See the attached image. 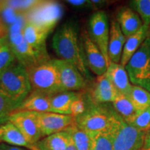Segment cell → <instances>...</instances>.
<instances>
[{"label": "cell", "mask_w": 150, "mask_h": 150, "mask_svg": "<svg viewBox=\"0 0 150 150\" xmlns=\"http://www.w3.org/2000/svg\"><path fill=\"white\" fill-rule=\"evenodd\" d=\"M145 150H150V148H149V149H145Z\"/></svg>", "instance_id": "43"}, {"label": "cell", "mask_w": 150, "mask_h": 150, "mask_svg": "<svg viewBox=\"0 0 150 150\" xmlns=\"http://www.w3.org/2000/svg\"><path fill=\"white\" fill-rule=\"evenodd\" d=\"M111 104L115 112L127 123L129 122L138 112L134 107L130 98L127 95L120 93L118 94Z\"/></svg>", "instance_id": "24"}, {"label": "cell", "mask_w": 150, "mask_h": 150, "mask_svg": "<svg viewBox=\"0 0 150 150\" xmlns=\"http://www.w3.org/2000/svg\"><path fill=\"white\" fill-rule=\"evenodd\" d=\"M40 2L39 0H10L4 1V8L15 11L17 13L26 14Z\"/></svg>", "instance_id": "28"}, {"label": "cell", "mask_w": 150, "mask_h": 150, "mask_svg": "<svg viewBox=\"0 0 150 150\" xmlns=\"http://www.w3.org/2000/svg\"><path fill=\"white\" fill-rule=\"evenodd\" d=\"M129 97L138 111L150 107V92L140 86L132 85Z\"/></svg>", "instance_id": "25"}, {"label": "cell", "mask_w": 150, "mask_h": 150, "mask_svg": "<svg viewBox=\"0 0 150 150\" xmlns=\"http://www.w3.org/2000/svg\"><path fill=\"white\" fill-rule=\"evenodd\" d=\"M9 122V117H0V127L3 126Z\"/></svg>", "instance_id": "40"}, {"label": "cell", "mask_w": 150, "mask_h": 150, "mask_svg": "<svg viewBox=\"0 0 150 150\" xmlns=\"http://www.w3.org/2000/svg\"><path fill=\"white\" fill-rule=\"evenodd\" d=\"M20 105L0 93V117H9L11 113L16 111Z\"/></svg>", "instance_id": "33"}, {"label": "cell", "mask_w": 150, "mask_h": 150, "mask_svg": "<svg viewBox=\"0 0 150 150\" xmlns=\"http://www.w3.org/2000/svg\"><path fill=\"white\" fill-rule=\"evenodd\" d=\"M52 95L33 91L21 103L17 110H29L33 112H52Z\"/></svg>", "instance_id": "19"}, {"label": "cell", "mask_w": 150, "mask_h": 150, "mask_svg": "<svg viewBox=\"0 0 150 150\" xmlns=\"http://www.w3.org/2000/svg\"><path fill=\"white\" fill-rule=\"evenodd\" d=\"M129 6L139 15L143 25H150V0H133L129 1Z\"/></svg>", "instance_id": "29"}, {"label": "cell", "mask_w": 150, "mask_h": 150, "mask_svg": "<svg viewBox=\"0 0 150 150\" xmlns=\"http://www.w3.org/2000/svg\"><path fill=\"white\" fill-rule=\"evenodd\" d=\"M91 1L93 3L95 9L102 8V7L104 6L106 4V1H102V0H91Z\"/></svg>", "instance_id": "37"}, {"label": "cell", "mask_w": 150, "mask_h": 150, "mask_svg": "<svg viewBox=\"0 0 150 150\" xmlns=\"http://www.w3.org/2000/svg\"><path fill=\"white\" fill-rule=\"evenodd\" d=\"M127 38L123 34L119 24L116 20H112L110 27V37L108 41V54L110 61L120 63L124 46Z\"/></svg>", "instance_id": "17"}, {"label": "cell", "mask_w": 150, "mask_h": 150, "mask_svg": "<svg viewBox=\"0 0 150 150\" xmlns=\"http://www.w3.org/2000/svg\"><path fill=\"white\" fill-rule=\"evenodd\" d=\"M63 16V7L53 1H40L33 9L24 14L25 21L50 33Z\"/></svg>", "instance_id": "8"}, {"label": "cell", "mask_w": 150, "mask_h": 150, "mask_svg": "<svg viewBox=\"0 0 150 150\" xmlns=\"http://www.w3.org/2000/svg\"><path fill=\"white\" fill-rule=\"evenodd\" d=\"M8 42V38H0V47L4 45L5 44Z\"/></svg>", "instance_id": "41"}, {"label": "cell", "mask_w": 150, "mask_h": 150, "mask_svg": "<svg viewBox=\"0 0 150 150\" xmlns=\"http://www.w3.org/2000/svg\"><path fill=\"white\" fill-rule=\"evenodd\" d=\"M69 134L67 131L42 138L35 144L37 150H66Z\"/></svg>", "instance_id": "23"}, {"label": "cell", "mask_w": 150, "mask_h": 150, "mask_svg": "<svg viewBox=\"0 0 150 150\" xmlns=\"http://www.w3.org/2000/svg\"><path fill=\"white\" fill-rule=\"evenodd\" d=\"M65 2L71 5L74 8L80 10L95 9L91 0H67L65 1Z\"/></svg>", "instance_id": "34"}, {"label": "cell", "mask_w": 150, "mask_h": 150, "mask_svg": "<svg viewBox=\"0 0 150 150\" xmlns=\"http://www.w3.org/2000/svg\"><path fill=\"white\" fill-rule=\"evenodd\" d=\"M149 27L143 25L138 31L131 36L127 38L126 42L124 46L120 64L125 67L131 58L138 51L142 43L148 37Z\"/></svg>", "instance_id": "20"}, {"label": "cell", "mask_w": 150, "mask_h": 150, "mask_svg": "<svg viewBox=\"0 0 150 150\" xmlns=\"http://www.w3.org/2000/svg\"><path fill=\"white\" fill-rule=\"evenodd\" d=\"M88 102V95L87 93H81L80 96L72 102L70 107V115L74 118L83 113Z\"/></svg>", "instance_id": "32"}, {"label": "cell", "mask_w": 150, "mask_h": 150, "mask_svg": "<svg viewBox=\"0 0 150 150\" xmlns=\"http://www.w3.org/2000/svg\"><path fill=\"white\" fill-rule=\"evenodd\" d=\"M42 138L65 131L75 122L71 115L52 112H35Z\"/></svg>", "instance_id": "13"}, {"label": "cell", "mask_w": 150, "mask_h": 150, "mask_svg": "<svg viewBox=\"0 0 150 150\" xmlns=\"http://www.w3.org/2000/svg\"><path fill=\"white\" fill-rule=\"evenodd\" d=\"M87 93L92 101L98 104H111L119 94L106 74L97 76Z\"/></svg>", "instance_id": "14"}, {"label": "cell", "mask_w": 150, "mask_h": 150, "mask_svg": "<svg viewBox=\"0 0 150 150\" xmlns=\"http://www.w3.org/2000/svg\"><path fill=\"white\" fill-rule=\"evenodd\" d=\"M0 150H29L27 148L16 147V146L9 145L4 142H0Z\"/></svg>", "instance_id": "36"}, {"label": "cell", "mask_w": 150, "mask_h": 150, "mask_svg": "<svg viewBox=\"0 0 150 150\" xmlns=\"http://www.w3.org/2000/svg\"><path fill=\"white\" fill-rule=\"evenodd\" d=\"M4 9V1H0V13L2 12ZM9 33V29L5 24L4 21L1 18L0 15V38H8Z\"/></svg>", "instance_id": "35"}, {"label": "cell", "mask_w": 150, "mask_h": 150, "mask_svg": "<svg viewBox=\"0 0 150 150\" xmlns=\"http://www.w3.org/2000/svg\"><path fill=\"white\" fill-rule=\"evenodd\" d=\"M50 33L26 22L23 27V35L25 40L35 51L44 56H49L46 50V39Z\"/></svg>", "instance_id": "16"}, {"label": "cell", "mask_w": 150, "mask_h": 150, "mask_svg": "<svg viewBox=\"0 0 150 150\" xmlns=\"http://www.w3.org/2000/svg\"><path fill=\"white\" fill-rule=\"evenodd\" d=\"M32 92L27 69L18 60L0 74V93L19 105Z\"/></svg>", "instance_id": "2"}, {"label": "cell", "mask_w": 150, "mask_h": 150, "mask_svg": "<svg viewBox=\"0 0 150 150\" xmlns=\"http://www.w3.org/2000/svg\"><path fill=\"white\" fill-rule=\"evenodd\" d=\"M116 21L126 38L136 33L143 26L139 15L127 6L122 7L117 11Z\"/></svg>", "instance_id": "18"}, {"label": "cell", "mask_w": 150, "mask_h": 150, "mask_svg": "<svg viewBox=\"0 0 150 150\" xmlns=\"http://www.w3.org/2000/svg\"><path fill=\"white\" fill-rule=\"evenodd\" d=\"M3 129L4 131L1 138V142L16 147L27 148L29 150H37L35 145L30 143L18 129L11 122L3 125Z\"/></svg>", "instance_id": "21"}, {"label": "cell", "mask_w": 150, "mask_h": 150, "mask_svg": "<svg viewBox=\"0 0 150 150\" xmlns=\"http://www.w3.org/2000/svg\"><path fill=\"white\" fill-rule=\"evenodd\" d=\"M114 112L111 104L95 103L88 95L86 109L83 113L75 117V123L89 134L106 131L110 128Z\"/></svg>", "instance_id": "4"}, {"label": "cell", "mask_w": 150, "mask_h": 150, "mask_svg": "<svg viewBox=\"0 0 150 150\" xmlns=\"http://www.w3.org/2000/svg\"><path fill=\"white\" fill-rule=\"evenodd\" d=\"M9 122L14 125L26 139L33 145L42 138L35 112L16 110L9 115Z\"/></svg>", "instance_id": "11"}, {"label": "cell", "mask_w": 150, "mask_h": 150, "mask_svg": "<svg viewBox=\"0 0 150 150\" xmlns=\"http://www.w3.org/2000/svg\"><path fill=\"white\" fill-rule=\"evenodd\" d=\"M24 24L16 22L9 27L8 42L18 61L27 67L51 60L49 56L42 55L35 51L27 42L23 35Z\"/></svg>", "instance_id": "7"}, {"label": "cell", "mask_w": 150, "mask_h": 150, "mask_svg": "<svg viewBox=\"0 0 150 150\" xmlns=\"http://www.w3.org/2000/svg\"><path fill=\"white\" fill-rule=\"evenodd\" d=\"M78 33L76 24L72 22H66L54 34L52 47L57 56L61 58L60 59L74 64L88 80L91 76L87 70Z\"/></svg>", "instance_id": "1"}, {"label": "cell", "mask_w": 150, "mask_h": 150, "mask_svg": "<svg viewBox=\"0 0 150 150\" xmlns=\"http://www.w3.org/2000/svg\"><path fill=\"white\" fill-rule=\"evenodd\" d=\"M68 133V132H67ZM69 134V133H68ZM66 150H77L76 146H75L74 141H73L72 137L69 134V138H68V142H67V145L66 147Z\"/></svg>", "instance_id": "39"}, {"label": "cell", "mask_w": 150, "mask_h": 150, "mask_svg": "<svg viewBox=\"0 0 150 150\" xmlns=\"http://www.w3.org/2000/svg\"><path fill=\"white\" fill-rule=\"evenodd\" d=\"M65 131L70 134L77 150H91V135L80 129L76 123L74 122Z\"/></svg>", "instance_id": "26"}, {"label": "cell", "mask_w": 150, "mask_h": 150, "mask_svg": "<svg viewBox=\"0 0 150 150\" xmlns=\"http://www.w3.org/2000/svg\"><path fill=\"white\" fill-rule=\"evenodd\" d=\"M33 91L54 95L63 91L52 59L26 67Z\"/></svg>", "instance_id": "5"}, {"label": "cell", "mask_w": 150, "mask_h": 150, "mask_svg": "<svg viewBox=\"0 0 150 150\" xmlns=\"http://www.w3.org/2000/svg\"><path fill=\"white\" fill-rule=\"evenodd\" d=\"M150 148V129L146 132L145 144H144V147L142 150H145Z\"/></svg>", "instance_id": "38"}, {"label": "cell", "mask_w": 150, "mask_h": 150, "mask_svg": "<svg viewBox=\"0 0 150 150\" xmlns=\"http://www.w3.org/2000/svg\"><path fill=\"white\" fill-rule=\"evenodd\" d=\"M59 74L63 91H81L87 88V79L74 64L62 59H52Z\"/></svg>", "instance_id": "10"}, {"label": "cell", "mask_w": 150, "mask_h": 150, "mask_svg": "<svg viewBox=\"0 0 150 150\" xmlns=\"http://www.w3.org/2000/svg\"><path fill=\"white\" fill-rule=\"evenodd\" d=\"M128 124L140 131H147L149 130L150 107L142 111H138L136 115Z\"/></svg>", "instance_id": "31"}, {"label": "cell", "mask_w": 150, "mask_h": 150, "mask_svg": "<svg viewBox=\"0 0 150 150\" xmlns=\"http://www.w3.org/2000/svg\"><path fill=\"white\" fill-rule=\"evenodd\" d=\"M80 40L87 67L97 76L104 74L107 71L108 63L102 52L92 40L88 31H83Z\"/></svg>", "instance_id": "12"}, {"label": "cell", "mask_w": 150, "mask_h": 150, "mask_svg": "<svg viewBox=\"0 0 150 150\" xmlns=\"http://www.w3.org/2000/svg\"><path fill=\"white\" fill-rule=\"evenodd\" d=\"M3 131H4L3 126H1V127H0V142H1V136H2V134H3Z\"/></svg>", "instance_id": "42"}, {"label": "cell", "mask_w": 150, "mask_h": 150, "mask_svg": "<svg viewBox=\"0 0 150 150\" xmlns=\"http://www.w3.org/2000/svg\"><path fill=\"white\" fill-rule=\"evenodd\" d=\"M88 33L92 40L102 52L108 65L110 63L108 54L110 25L105 11L99 10L92 15L89 20Z\"/></svg>", "instance_id": "9"}, {"label": "cell", "mask_w": 150, "mask_h": 150, "mask_svg": "<svg viewBox=\"0 0 150 150\" xmlns=\"http://www.w3.org/2000/svg\"><path fill=\"white\" fill-rule=\"evenodd\" d=\"M125 69L132 85L150 92V36L131 58Z\"/></svg>", "instance_id": "6"}, {"label": "cell", "mask_w": 150, "mask_h": 150, "mask_svg": "<svg viewBox=\"0 0 150 150\" xmlns=\"http://www.w3.org/2000/svg\"><path fill=\"white\" fill-rule=\"evenodd\" d=\"M17 58L8 42L0 47V74L6 70L14 62Z\"/></svg>", "instance_id": "30"}, {"label": "cell", "mask_w": 150, "mask_h": 150, "mask_svg": "<svg viewBox=\"0 0 150 150\" xmlns=\"http://www.w3.org/2000/svg\"><path fill=\"white\" fill-rule=\"evenodd\" d=\"M108 132L112 138L113 150H142L147 131H140L129 125L114 112Z\"/></svg>", "instance_id": "3"}, {"label": "cell", "mask_w": 150, "mask_h": 150, "mask_svg": "<svg viewBox=\"0 0 150 150\" xmlns=\"http://www.w3.org/2000/svg\"><path fill=\"white\" fill-rule=\"evenodd\" d=\"M90 135L91 136V150H113L112 138L108 131Z\"/></svg>", "instance_id": "27"}, {"label": "cell", "mask_w": 150, "mask_h": 150, "mask_svg": "<svg viewBox=\"0 0 150 150\" xmlns=\"http://www.w3.org/2000/svg\"><path fill=\"white\" fill-rule=\"evenodd\" d=\"M105 74L118 93L129 96L132 84L129 80V75L125 67L122 66L120 63L110 62Z\"/></svg>", "instance_id": "15"}, {"label": "cell", "mask_w": 150, "mask_h": 150, "mask_svg": "<svg viewBox=\"0 0 150 150\" xmlns=\"http://www.w3.org/2000/svg\"><path fill=\"white\" fill-rule=\"evenodd\" d=\"M81 93L65 91L52 95L51 99L52 112L65 115H70L72 102L80 96Z\"/></svg>", "instance_id": "22"}]
</instances>
